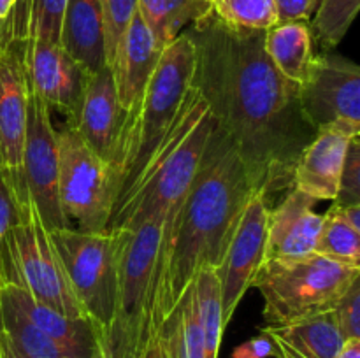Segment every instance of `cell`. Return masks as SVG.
<instances>
[{"label": "cell", "instance_id": "obj_1", "mask_svg": "<svg viewBox=\"0 0 360 358\" xmlns=\"http://www.w3.org/2000/svg\"><path fill=\"white\" fill-rule=\"evenodd\" d=\"M195 46L192 84L214 126L234 144L257 190L292 188V171L315 132L299 107V84L264 51V32H238L213 14L188 30Z\"/></svg>", "mask_w": 360, "mask_h": 358}, {"label": "cell", "instance_id": "obj_2", "mask_svg": "<svg viewBox=\"0 0 360 358\" xmlns=\"http://www.w3.org/2000/svg\"><path fill=\"white\" fill-rule=\"evenodd\" d=\"M257 192L234 144L213 123L174 232L158 258L151 330L171 314L200 270L217 269L246 202Z\"/></svg>", "mask_w": 360, "mask_h": 358}, {"label": "cell", "instance_id": "obj_3", "mask_svg": "<svg viewBox=\"0 0 360 358\" xmlns=\"http://www.w3.org/2000/svg\"><path fill=\"white\" fill-rule=\"evenodd\" d=\"M193 65L195 46L186 30L164 49L139 102L130 111L123 112L108 160L111 214L136 185L174 126L190 88Z\"/></svg>", "mask_w": 360, "mask_h": 358}, {"label": "cell", "instance_id": "obj_4", "mask_svg": "<svg viewBox=\"0 0 360 358\" xmlns=\"http://www.w3.org/2000/svg\"><path fill=\"white\" fill-rule=\"evenodd\" d=\"M211 130L206 102L190 84L174 126L111 214L108 230H134L181 199L199 171Z\"/></svg>", "mask_w": 360, "mask_h": 358}, {"label": "cell", "instance_id": "obj_5", "mask_svg": "<svg viewBox=\"0 0 360 358\" xmlns=\"http://www.w3.org/2000/svg\"><path fill=\"white\" fill-rule=\"evenodd\" d=\"M359 276L360 267L315 253L297 260H264L252 286L262 295L267 325H285L333 309Z\"/></svg>", "mask_w": 360, "mask_h": 358}, {"label": "cell", "instance_id": "obj_6", "mask_svg": "<svg viewBox=\"0 0 360 358\" xmlns=\"http://www.w3.org/2000/svg\"><path fill=\"white\" fill-rule=\"evenodd\" d=\"M164 213L150 218L134 230H125L118 267V291L112 325L105 336L112 358H127L151 330V307L157 276Z\"/></svg>", "mask_w": 360, "mask_h": 358}, {"label": "cell", "instance_id": "obj_7", "mask_svg": "<svg viewBox=\"0 0 360 358\" xmlns=\"http://www.w3.org/2000/svg\"><path fill=\"white\" fill-rule=\"evenodd\" d=\"M81 307L105 339L112 325L118 291L120 251L125 230L83 232L72 227L49 230Z\"/></svg>", "mask_w": 360, "mask_h": 358}, {"label": "cell", "instance_id": "obj_8", "mask_svg": "<svg viewBox=\"0 0 360 358\" xmlns=\"http://www.w3.org/2000/svg\"><path fill=\"white\" fill-rule=\"evenodd\" d=\"M6 265L7 283L20 284L39 302L69 318H88L74 293L48 227L30 199L18 204V221L7 235Z\"/></svg>", "mask_w": 360, "mask_h": 358}, {"label": "cell", "instance_id": "obj_9", "mask_svg": "<svg viewBox=\"0 0 360 358\" xmlns=\"http://www.w3.org/2000/svg\"><path fill=\"white\" fill-rule=\"evenodd\" d=\"M58 199L67 220L83 232H105L112 204L108 164L67 125L58 132Z\"/></svg>", "mask_w": 360, "mask_h": 358}, {"label": "cell", "instance_id": "obj_10", "mask_svg": "<svg viewBox=\"0 0 360 358\" xmlns=\"http://www.w3.org/2000/svg\"><path fill=\"white\" fill-rule=\"evenodd\" d=\"M299 107L313 132L338 128L360 135V67L345 56L315 55L299 86Z\"/></svg>", "mask_w": 360, "mask_h": 358}, {"label": "cell", "instance_id": "obj_11", "mask_svg": "<svg viewBox=\"0 0 360 358\" xmlns=\"http://www.w3.org/2000/svg\"><path fill=\"white\" fill-rule=\"evenodd\" d=\"M6 20V18H4ZM7 37L0 49V175L16 204L28 200L23 179V147L28 118V84L25 74V37L6 21Z\"/></svg>", "mask_w": 360, "mask_h": 358}, {"label": "cell", "instance_id": "obj_12", "mask_svg": "<svg viewBox=\"0 0 360 358\" xmlns=\"http://www.w3.org/2000/svg\"><path fill=\"white\" fill-rule=\"evenodd\" d=\"M58 132L53 126L51 111L28 86L23 179L28 199L48 230L70 227L58 199Z\"/></svg>", "mask_w": 360, "mask_h": 358}, {"label": "cell", "instance_id": "obj_13", "mask_svg": "<svg viewBox=\"0 0 360 358\" xmlns=\"http://www.w3.org/2000/svg\"><path fill=\"white\" fill-rule=\"evenodd\" d=\"M269 214V197L264 192L253 193L236 223L220 263L214 269L220 283L221 309L227 325L266 260Z\"/></svg>", "mask_w": 360, "mask_h": 358}, {"label": "cell", "instance_id": "obj_14", "mask_svg": "<svg viewBox=\"0 0 360 358\" xmlns=\"http://www.w3.org/2000/svg\"><path fill=\"white\" fill-rule=\"evenodd\" d=\"M27 84L49 111H60L67 123L74 121L83 97L88 74L67 55L60 44L25 37L23 51Z\"/></svg>", "mask_w": 360, "mask_h": 358}, {"label": "cell", "instance_id": "obj_15", "mask_svg": "<svg viewBox=\"0 0 360 358\" xmlns=\"http://www.w3.org/2000/svg\"><path fill=\"white\" fill-rule=\"evenodd\" d=\"M315 204L311 197L290 188L276 207H271L266 260H297L315 255L323 220L322 214L313 211Z\"/></svg>", "mask_w": 360, "mask_h": 358}, {"label": "cell", "instance_id": "obj_16", "mask_svg": "<svg viewBox=\"0 0 360 358\" xmlns=\"http://www.w3.org/2000/svg\"><path fill=\"white\" fill-rule=\"evenodd\" d=\"M123 112L125 111L118 102L111 69L105 65L86 77L77 116L74 121L67 123V126H72L81 140L108 164Z\"/></svg>", "mask_w": 360, "mask_h": 358}, {"label": "cell", "instance_id": "obj_17", "mask_svg": "<svg viewBox=\"0 0 360 358\" xmlns=\"http://www.w3.org/2000/svg\"><path fill=\"white\" fill-rule=\"evenodd\" d=\"M357 137V135H355ZM352 135L338 128H323L313 135L292 171V188L313 200H336L341 172Z\"/></svg>", "mask_w": 360, "mask_h": 358}, {"label": "cell", "instance_id": "obj_18", "mask_svg": "<svg viewBox=\"0 0 360 358\" xmlns=\"http://www.w3.org/2000/svg\"><path fill=\"white\" fill-rule=\"evenodd\" d=\"M164 49L136 13L120 42L115 60L109 65L118 102L125 112L143 97Z\"/></svg>", "mask_w": 360, "mask_h": 358}, {"label": "cell", "instance_id": "obj_19", "mask_svg": "<svg viewBox=\"0 0 360 358\" xmlns=\"http://www.w3.org/2000/svg\"><path fill=\"white\" fill-rule=\"evenodd\" d=\"M60 46L88 76L108 65L101 0H67Z\"/></svg>", "mask_w": 360, "mask_h": 358}, {"label": "cell", "instance_id": "obj_20", "mask_svg": "<svg viewBox=\"0 0 360 358\" xmlns=\"http://www.w3.org/2000/svg\"><path fill=\"white\" fill-rule=\"evenodd\" d=\"M0 293L9 298L37 329L48 333L65 346L74 350L94 353L97 346L98 333L91 319L88 318H69L55 309L32 297L23 286L14 283H7L0 288Z\"/></svg>", "mask_w": 360, "mask_h": 358}, {"label": "cell", "instance_id": "obj_21", "mask_svg": "<svg viewBox=\"0 0 360 358\" xmlns=\"http://www.w3.org/2000/svg\"><path fill=\"white\" fill-rule=\"evenodd\" d=\"M262 333L283 343L302 358H336L347 340L338 326L333 309L285 325H267Z\"/></svg>", "mask_w": 360, "mask_h": 358}, {"label": "cell", "instance_id": "obj_22", "mask_svg": "<svg viewBox=\"0 0 360 358\" xmlns=\"http://www.w3.org/2000/svg\"><path fill=\"white\" fill-rule=\"evenodd\" d=\"M264 51L285 79L299 84L308 77L313 58V35L308 21L276 23L264 32Z\"/></svg>", "mask_w": 360, "mask_h": 358}, {"label": "cell", "instance_id": "obj_23", "mask_svg": "<svg viewBox=\"0 0 360 358\" xmlns=\"http://www.w3.org/2000/svg\"><path fill=\"white\" fill-rule=\"evenodd\" d=\"M0 333L27 358H91L94 353L74 350L34 325L9 298L0 293Z\"/></svg>", "mask_w": 360, "mask_h": 358}, {"label": "cell", "instance_id": "obj_24", "mask_svg": "<svg viewBox=\"0 0 360 358\" xmlns=\"http://www.w3.org/2000/svg\"><path fill=\"white\" fill-rule=\"evenodd\" d=\"M137 14L162 48H167L183 28L211 14L210 0H137Z\"/></svg>", "mask_w": 360, "mask_h": 358}, {"label": "cell", "instance_id": "obj_25", "mask_svg": "<svg viewBox=\"0 0 360 358\" xmlns=\"http://www.w3.org/2000/svg\"><path fill=\"white\" fill-rule=\"evenodd\" d=\"M158 332L164 343L165 358H206L193 284L179 298L171 314L160 323Z\"/></svg>", "mask_w": 360, "mask_h": 358}, {"label": "cell", "instance_id": "obj_26", "mask_svg": "<svg viewBox=\"0 0 360 358\" xmlns=\"http://www.w3.org/2000/svg\"><path fill=\"white\" fill-rule=\"evenodd\" d=\"M192 284L193 293H195L197 318H199L200 332H202L206 358H218L227 323L224 319L220 283H218L217 270H200Z\"/></svg>", "mask_w": 360, "mask_h": 358}, {"label": "cell", "instance_id": "obj_27", "mask_svg": "<svg viewBox=\"0 0 360 358\" xmlns=\"http://www.w3.org/2000/svg\"><path fill=\"white\" fill-rule=\"evenodd\" d=\"M322 216V228L315 246L316 255L343 265L360 267V230L341 216L334 204Z\"/></svg>", "mask_w": 360, "mask_h": 358}, {"label": "cell", "instance_id": "obj_28", "mask_svg": "<svg viewBox=\"0 0 360 358\" xmlns=\"http://www.w3.org/2000/svg\"><path fill=\"white\" fill-rule=\"evenodd\" d=\"M211 14L238 32H266L278 23L273 0H213Z\"/></svg>", "mask_w": 360, "mask_h": 358}, {"label": "cell", "instance_id": "obj_29", "mask_svg": "<svg viewBox=\"0 0 360 358\" xmlns=\"http://www.w3.org/2000/svg\"><path fill=\"white\" fill-rule=\"evenodd\" d=\"M18 2L23 4V13L13 6L11 14L20 25L25 37L49 42V44H60V28H62L67 0H18Z\"/></svg>", "mask_w": 360, "mask_h": 358}, {"label": "cell", "instance_id": "obj_30", "mask_svg": "<svg viewBox=\"0 0 360 358\" xmlns=\"http://www.w3.org/2000/svg\"><path fill=\"white\" fill-rule=\"evenodd\" d=\"M360 11V0H319L311 25V35L326 49L341 44Z\"/></svg>", "mask_w": 360, "mask_h": 358}, {"label": "cell", "instance_id": "obj_31", "mask_svg": "<svg viewBox=\"0 0 360 358\" xmlns=\"http://www.w3.org/2000/svg\"><path fill=\"white\" fill-rule=\"evenodd\" d=\"M105 32V62L115 60L123 35L137 13V0H101Z\"/></svg>", "mask_w": 360, "mask_h": 358}, {"label": "cell", "instance_id": "obj_32", "mask_svg": "<svg viewBox=\"0 0 360 358\" xmlns=\"http://www.w3.org/2000/svg\"><path fill=\"white\" fill-rule=\"evenodd\" d=\"M338 206H360V135L352 137L345 157L340 190L334 200Z\"/></svg>", "mask_w": 360, "mask_h": 358}, {"label": "cell", "instance_id": "obj_33", "mask_svg": "<svg viewBox=\"0 0 360 358\" xmlns=\"http://www.w3.org/2000/svg\"><path fill=\"white\" fill-rule=\"evenodd\" d=\"M333 312L345 339H360V276L338 298Z\"/></svg>", "mask_w": 360, "mask_h": 358}, {"label": "cell", "instance_id": "obj_34", "mask_svg": "<svg viewBox=\"0 0 360 358\" xmlns=\"http://www.w3.org/2000/svg\"><path fill=\"white\" fill-rule=\"evenodd\" d=\"M18 221V204L0 175V288L7 284V235Z\"/></svg>", "mask_w": 360, "mask_h": 358}, {"label": "cell", "instance_id": "obj_35", "mask_svg": "<svg viewBox=\"0 0 360 358\" xmlns=\"http://www.w3.org/2000/svg\"><path fill=\"white\" fill-rule=\"evenodd\" d=\"M273 2L276 7L278 23L309 21L319 6V0H273Z\"/></svg>", "mask_w": 360, "mask_h": 358}, {"label": "cell", "instance_id": "obj_36", "mask_svg": "<svg viewBox=\"0 0 360 358\" xmlns=\"http://www.w3.org/2000/svg\"><path fill=\"white\" fill-rule=\"evenodd\" d=\"M276 357V346L273 339L266 333L260 332V336L246 340L241 346H238L232 353V358H271Z\"/></svg>", "mask_w": 360, "mask_h": 358}, {"label": "cell", "instance_id": "obj_37", "mask_svg": "<svg viewBox=\"0 0 360 358\" xmlns=\"http://www.w3.org/2000/svg\"><path fill=\"white\" fill-rule=\"evenodd\" d=\"M127 358H165L164 343H162L158 329L146 340H143Z\"/></svg>", "mask_w": 360, "mask_h": 358}, {"label": "cell", "instance_id": "obj_38", "mask_svg": "<svg viewBox=\"0 0 360 358\" xmlns=\"http://www.w3.org/2000/svg\"><path fill=\"white\" fill-rule=\"evenodd\" d=\"M334 206L338 207V211L341 213V216H343L345 220L352 225V227L360 230V206H338V204H334Z\"/></svg>", "mask_w": 360, "mask_h": 358}, {"label": "cell", "instance_id": "obj_39", "mask_svg": "<svg viewBox=\"0 0 360 358\" xmlns=\"http://www.w3.org/2000/svg\"><path fill=\"white\" fill-rule=\"evenodd\" d=\"M336 358H360V339H347Z\"/></svg>", "mask_w": 360, "mask_h": 358}, {"label": "cell", "instance_id": "obj_40", "mask_svg": "<svg viewBox=\"0 0 360 358\" xmlns=\"http://www.w3.org/2000/svg\"><path fill=\"white\" fill-rule=\"evenodd\" d=\"M0 358H27L21 353H18L13 346L6 340V337L0 333Z\"/></svg>", "mask_w": 360, "mask_h": 358}, {"label": "cell", "instance_id": "obj_41", "mask_svg": "<svg viewBox=\"0 0 360 358\" xmlns=\"http://www.w3.org/2000/svg\"><path fill=\"white\" fill-rule=\"evenodd\" d=\"M271 339H273V337H271ZM273 343H274V346H276V357L278 358H302L301 354H297L295 351H292L290 347L285 346V344L280 343V340L273 339Z\"/></svg>", "mask_w": 360, "mask_h": 358}, {"label": "cell", "instance_id": "obj_42", "mask_svg": "<svg viewBox=\"0 0 360 358\" xmlns=\"http://www.w3.org/2000/svg\"><path fill=\"white\" fill-rule=\"evenodd\" d=\"M91 358H112L111 350H109L108 343H105L102 337H98L97 339V346H95V351L94 354H91Z\"/></svg>", "mask_w": 360, "mask_h": 358}, {"label": "cell", "instance_id": "obj_43", "mask_svg": "<svg viewBox=\"0 0 360 358\" xmlns=\"http://www.w3.org/2000/svg\"><path fill=\"white\" fill-rule=\"evenodd\" d=\"M14 4H16V0H0V18H2V20L11 13Z\"/></svg>", "mask_w": 360, "mask_h": 358}, {"label": "cell", "instance_id": "obj_44", "mask_svg": "<svg viewBox=\"0 0 360 358\" xmlns=\"http://www.w3.org/2000/svg\"><path fill=\"white\" fill-rule=\"evenodd\" d=\"M6 37H7V30H6V20H2V18H0V49H2L4 42H6Z\"/></svg>", "mask_w": 360, "mask_h": 358}, {"label": "cell", "instance_id": "obj_45", "mask_svg": "<svg viewBox=\"0 0 360 358\" xmlns=\"http://www.w3.org/2000/svg\"><path fill=\"white\" fill-rule=\"evenodd\" d=\"M210 2H213V0H210Z\"/></svg>", "mask_w": 360, "mask_h": 358}]
</instances>
